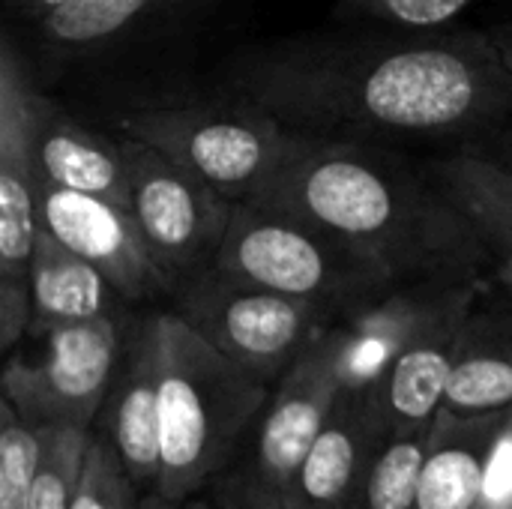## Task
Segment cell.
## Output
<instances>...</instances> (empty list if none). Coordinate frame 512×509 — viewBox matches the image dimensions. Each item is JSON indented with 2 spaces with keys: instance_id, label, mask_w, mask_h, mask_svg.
<instances>
[{
  "instance_id": "obj_1",
  "label": "cell",
  "mask_w": 512,
  "mask_h": 509,
  "mask_svg": "<svg viewBox=\"0 0 512 509\" xmlns=\"http://www.w3.org/2000/svg\"><path fill=\"white\" fill-rule=\"evenodd\" d=\"M228 90L294 132L465 135L512 114V66L492 33L315 36L240 57Z\"/></svg>"
},
{
  "instance_id": "obj_2",
  "label": "cell",
  "mask_w": 512,
  "mask_h": 509,
  "mask_svg": "<svg viewBox=\"0 0 512 509\" xmlns=\"http://www.w3.org/2000/svg\"><path fill=\"white\" fill-rule=\"evenodd\" d=\"M252 201L363 249L396 282L477 276L489 255L480 231L438 186L354 138L294 132Z\"/></svg>"
},
{
  "instance_id": "obj_3",
  "label": "cell",
  "mask_w": 512,
  "mask_h": 509,
  "mask_svg": "<svg viewBox=\"0 0 512 509\" xmlns=\"http://www.w3.org/2000/svg\"><path fill=\"white\" fill-rule=\"evenodd\" d=\"M162 474L156 492L189 501L231 459L270 402V384L210 345L177 312L156 315Z\"/></svg>"
},
{
  "instance_id": "obj_4",
  "label": "cell",
  "mask_w": 512,
  "mask_h": 509,
  "mask_svg": "<svg viewBox=\"0 0 512 509\" xmlns=\"http://www.w3.org/2000/svg\"><path fill=\"white\" fill-rule=\"evenodd\" d=\"M216 267L258 288L309 300L333 318L399 285L363 249L258 201L234 204Z\"/></svg>"
},
{
  "instance_id": "obj_5",
  "label": "cell",
  "mask_w": 512,
  "mask_h": 509,
  "mask_svg": "<svg viewBox=\"0 0 512 509\" xmlns=\"http://www.w3.org/2000/svg\"><path fill=\"white\" fill-rule=\"evenodd\" d=\"M117 126L234 204L261 192L294 135L273 114L243 99L123 111Z\"/></svg>"
},
{
  "instance_id": "obj_6",
  "label": "cell",
  "mask_w": 512,
  "mask_h": 509,
  "mask_svg": "<svg viewBox=\"0 0 512 509\" xmlns=\"http://www.w3.org/2000/svg\"><path fill=\"white\" fill-rule=\"evenodd\" d=\"M174 312L264 384L279 381L333 318L327 309L243 282L216 264L174 291Z\"/></svg>"
},
{
  "instance_id": "obj_7",
  "label": "cell",
  "mask_w": 512,
  "mask_h": 509,
  "mask_svg": "<svg viewBox=\"0 0 512 509\" xmlns=\"http://www.w3.org/2000/svg\"><path fill=\"white\" fill-rule=\"evenodd\" d=\"M129 162V210L144 243L177 291L186 279L216 264L234 201L192 177L168 156L135 138H120Z\"/></svg>"
},
{
  "instance_id": "obj_8",
  "label": "cell",
  "mask_w": 512,
  "mask_h": 509,
  "mask_svg": "<svg viewBox=\"0 0 512 509\" xmlns=\"http://www.w3.org/2000/svg\"><path fill=\"white\" fill-rule=\"evenodd\" d=\"M39 360H9L3 369V399L33 429L78 426L93 429L96 411L111 393L120 360V324L102 315L81 324L54 327Z\"/></svg>"
},
{
  "instance_id": "obj_9",
  "label": "cell",
  "mask_w": 512,
  "mask_h": 509,
  "mask_svg": "<svg viewBox=\"0 0 512 509\" xmlns=\"http://www.w3.org/2000/svg\"><path fill=\"white\" fill-rule=\"evenodd\" d=\"M477 276L450 279L414 336L393 357L381 381L366 390L387 438L435 423L456 360L465 348L471 318L477 315Z\"/></svg>"
},
{
  "instance_id": "obj_10",
  "label": "cell",
  "mask_w": 512,
  "mask_h": 509,
  "mask_svg": "<svg viewBox=\"0 0 512 509\" xmlns=\"http://www.w3.org/2000/svg\"><path fill=\"white\" fill-rule=\"evenodd\" d=\"M36 222L66 249L90 261L123 300L174 294L129 207L39 180Z\"/></svg>"
},
{
  "instance_id": "obj_11",
  "label": "cell",
  "mask_w": 512,
  "mask_h": 509,
  "mask_svg": "<svg viewBox=\"0 0 512 509\" xmlns=\"http://www.w3.org/2000/svg\"><path fill=\"white\" fill-rule=\"evenodd\" d=\"M342 390V333L336 324L306 345L270 393L255 444V471L270 486L285 489L297 477Z\"/></svg>"
},
{
  "instance_id": "obj_12",
  "label": "cell",
  "mask_w": 512,
  "mask_h": 509,
  "mask_svg": "<svg viewBox=\"0 0 512 509\" xmlns=\"http://www.w3.org/2000/svg\"><path fill=\"white\" fill-rule=\"evenodd\" d=\"M48 99L15 42H0V273H30L36 246V135Z\"/></svg>"
},
{
  "instance_id": "obj_13",
  "label": "cell",
  "mask_w": 512,
  "mask_h": 509,
  "mask_svg": "<svg viewBox=\"0 0 512 509\" xmlns=\"http://www.w3.org/2000/svg\"><path fill=\"white\" fill-rule=\"evenodd\" d=\"M387 441L372 396L345 387L297 477L282 492L315 509H357L369 468Z\"/></svg>"
},
{
  "instance_id": "obj_14",
  "label": "cell",
  "mask_w": 512,
  "mask_h": 509,
  "mask_svg": "<svg viewBox=\"0 0 512 509\" xmlns=\"http://www.w3.org/2000/svg\"><path fill=\"white\" fill-rule=\"evenodd\" d=\"M108 438L120 453L138 492H156L162 474V411H159V333L147 321L114 375L108 396Z\"/></svg>"
},
{
  "instance_id": "obj_15",
  "label": "cell",
  "mask_w": 512,
  "mask_h": 509,
  "mask_svg": "<svg viewBox=\"0 0 512 509\" xmlns=\"http://www.w3.org/2000/svg\"><path fill=\"white\" fill-rule=\"evenodd\" d=\"M450 279L399 282L339 321L342 378L348 390H372L381 381L393 357L414 336Z\"/></svg>"
},
{
  "instance_id": "obj_16",
  "label": "cell",
  "mask_w": 512,
  "mask_h": 509,
  "mask_svg": "<svg viewBox=\"0 0 512 509\" xmlns=\"http://www.w3.org/2000/svg\"><path fill=\"white\" fill-rule=\"evenodd\" d=\"M36 171L39 180L54 186L105 198L111 204L129 207L132 180L123 141H111L84 129L75 117L63 114L57 105H45L36 135Z\"/></svg>"
},
{
  "instance_id": "obj_17",
  "label": "cell",
  "mask_w": 512,
  "mask_h": 509,
  "mask_svg": "<svg viewBox=\"0 0 512 509\" xmlns=\"http://www.w3.org/2000/svg\"><path fill=\"white\" fill-rule=\"evenodd\" d=\"M504 411L480 417L438 414L429 429L426 462L420 474L417 509H477L489 447L501 429Z\"/></svg>"
},
{
  "instance_id": "obj_18",
  "label": "cell",
  "mask_w": 512,
  "mask_h": 509,
  "mask_svg": "<svg viewBox=\"0 0 512 509\" xmlns=\"http://www.w3.org/2000/svg\"><path fill=\"white\" fill-rule=\"evenodd\" d=\"M33 330L48 333L63 324H81L111 315V282L81 255L66 249L54 234L36 228L30 258Z\"/></svg>"
},
{
  "instance_id": "obj_19",
  "label": "cell",
  "mask_w": 512,
  "mask_h": 509,
  "mask_svg": "<svg viewBox=\"0 0 512 509\" xmlns=\"http://www.w3.org/2000/svg\"><path fill=\"white\" fill-rule=\"evenodd\" d=\"M512 408V315H474L438 414L480 417Z\"/></svg>"
},
{
  "instance_id": "obj_20",
  "label": "cell",
  "mask_w": 512,
  "mask_h": 509,
  "mask_svg": "<svg viewBox=\"0 0 512 509\" xmlns=\"http://www.w3.org/2000/svg\"><path fill=\"white\" fill-rule=\"evenodd\" d=\"M438 189L480 231L489 249L512 255V165L459 153L438 165Z\"/></svg>"
},
{
  "instance_id": "obj_21",
  "label": "cell",
  "mask_w": 512,
  "mask_h": 509,
  "mask_svg": "<svg viewBox=\"0 0 512 509\" xmlns=\"http://www.w3.org/2000/svg\"><path fill=\"white\" fill-rule=\"evenodd\" d=\"M180 0H69L39 21L48 45L69 54L114 42L135 24L177 6Z\"/></svg>"
},
{
  "instance_id": "obj_22",
  "label": "cell",
  "mask_w": 512,
  "mask_h": 509,
  "mask_svg": "<svg viewBox=\"0 0 512 509\" xmlns=\"http://www.w3.org/2000/svg\"><path fill=\"white\" fill-rule=\"evenodd\" d=\"M429 429L432 426L402 432L381 447L369 468L357 509H417Z\"/></svg>"
},
{
  "instance_id": "obj_23",
  "label": "cell",
  "mask_w": 512,
  "mask_h": 509,
  "mask_svg": "<svg viewBox=\"0 0 512 509\" xmlns=\"http://www.w3.org/2000/svg\"><path fill=\"white\" fill-rule=\"evenodd\" d=\"M90 432L93 429H78V426L39 429L42 459L30 492V509H72Z\"/></svg>"
},
{
  "instance_id": "obj_24",
  "label": "cell",
  "mask_w": 512,
  "mask_h": 509,
  "mask_svg": "<svg viewBox=\"0 0 512 509\" xmlns=\"http://www.w3.org/2000/svg\"><path fill=\"white\" fill-rule=\"evenodd\" d=\"M42 459V435L0 399V509H30V492Z\"/></svg>"
},
{
  "instance_id": "obj_25",
  "label": "cell",
  "mask_w": 512,
  "mask_h": 509,
  "mask_svg": "<svg viewBox=\"0 0 512 509\" xmlns=\"http://www.w3.org/2000/svg\"><path fill=\"white\" fill-rule=\"evenodd\" d=\"M135 495L141 492L132 483L111 438L90 432L72 509H141Z\"/></svg>"
},
{
  "instance_id": "obj_26",
  "label": "cell",
  "mask_w": 512,
  "mask_h": 509,
  "mask_svg": "<svg viewBox=\"0 0 512 509\" xmlns=\"http://www.w3.org/2000/svg\"><path fill=\"white\" fill-rule=\"evenodd\" d=\"M474 3L477 0H342V9L408 33H432L453 24Z\"/></svg>"
},
{
  "instance_id": "obj_27",
  "label": "cell",
  "mask_w": 512,
  "mask_h": 509,
  "mask_svg": "<svg viewBox=\"0 0 512 509\" xmlns=\"http://www.w3.org/2000/svg\"><path fill=\"white\" fill-rule=\"evenodd\" d=\"M477 509H512V408L504 411L501 429L489 447Z\"/></svg>"
},
{
  "instance_id": "obj_28",
  "label": "cell",
  "mask_w": 512,
  "mask_h": 509,
  "mask_svg": "<svg viewBox=\"0 0 512 509\" xmlns=\"http://www.w3.org/2000/svg\"><path fill=\"white\" fill-rule=\"evenodd\" d=\"M33 324L30 273H0V348L12 351Z\"/></svg>"
},
{
  "instance_id": "obj_29",
  "label": "cell",
  "mask_w": 512,
  "mask_h": 509,
  "mask_svg": "<svg viewBox=\"0 0 512 509\" xmlns=\"http://www.w3.org/2000/svg\"><path fill=\"white\" fill-rule=\"evenodd\" d=\"M216 509H282V489L270 486L255 468L219 483Z\"/></svg>"
},
{
  "instance_id": "obj_30",
  "label": "cell",
  "mask_w": 512,
  "mask_h": 509,
  "mask_svg": "<svg viewBox=\"0 0 512 509\" xmlns=\"http://www.w3.org/2000/svg\"><path fill=\"white\" fill-rule=\"evenodd\" d=\"M12 3V9H18L21 15H27V18H33V21H42L45 15H51L54 9H60L63 3H69V0H9Z\"/></svg>"
},
{
  "instance_id": "obj_31",
  "label": "cell",
  "mask_w": 512,
  "mask_h": 509,
  "mask_svg": "<svg viewBox=\"0 0 512 509\" xmlns=\"http://www.w3.org/2000/svg\"><path fill=\"white\" fill-rule=\"evenodd\" d=\"M489 33H492L495 45L501 48L504 60L512 66V21H507V24H498V27H495V30H489Z\"/></svg>"
},
{
  "instance_id": "obj_32",
  "label": "cell",
  "mask_w": 512,
  "mask_h": 509,
  "mask_svg": "<svg viewBox=\"0 0 512 509\" xmlns=\"http://www.w3.org/2000/svg\"><path fill=\"white\" fill-rule=\"evenodd\" d=\"M141 509H186L183 501H171L159 492H147V498L141 501Z\"/></svg>"
},
{
  "instance_id": "obj_33",
  "label": "cell",
  "mask_w": 512,
  "mask_h": 509,
  "mask_svg": "<svg viewBox=\"0 0 512 509\" xmlns=\"http://www.w3.org/2000/svg\"><path fill=\"white\" fill-rule=\"evenodd\" d=\"M282 509H315V507H309V504H303V501H297V498H291V495H285V492H282Z\"/></svg>"
},
{
  "instance_id": "obj_34",
  "label": "cell",
  "mask_w": 512,
  "mask_h": 509,
  "mask_svg": "<svg viewBox=\"0 0 512 509\" xmlns=\"http://www.w3.org/2000/svg\"><path fill=\"white\" fill-rule=\"evenodd\" d=\"M186 509H213L207 501H192V504H186Z\"/></svg>"
},
{
  "instance_id": "obj_35",
  "label": "cell",
  "mask_w": 512,
  "mask_h": 509,
  "mask_svg": "<svg viewBox=\"0 0 512 509\" xmlns=\"http://www.w3.org/2000/svg\"><path fill=\"white\" fill-rule=\"evenodd\" d=\"M504 162H507V165H512V138L507 141V156H504Z\"/></svg>"
}]
</instances>
